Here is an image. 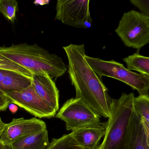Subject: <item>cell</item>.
Returning <instances> with one entry per match:
<instances>
[{"instance_id": "cell-4", "label": "cell", "mask_w": 149, "mask_h": 149, "mask_svg": "<svg viewBox=\"0 0 149 149\" xmlns=\"http://www.w3.org/2000/svg\"><path fill=\"white\" fill-rule=\"evenodd\" d=\"M86 59L100 78L106 76L116 79L136 90L140 95H149V78L147 76L129 71L114 60L107 61L87 55Z\"/></svg>"}, {"instance_id": "cell-1", "label": "cell", "mask_w": 149, "mask_h": 149, "mask_svg": "<svg viewBox=\"0 0 149 149\" xmlns=\"http://www.w3.org/2000/svg\"><path fill=\"white\" fill-rule=\"evenodd\" d=\"M68 59V73L76 97L99 117L109 118L111 100L108 89L86 59L84 44L64 46Z\"/></svg>"}, {"instance_id": "cell-2", "label": "cell", "mask_w": 149, "mask_h": 149, "mask_svg": "<svg viewBox=\"0 0 149 149\" xmlns=\"http://www.w3.org/2000/svg\"><path fill=\"white\" fill-rule=\"evenodd\" d=\"M0 54L26 69L32 75L48 74L53 79L63 76L67 70L60 57L36 43L0 46Z\"/></svg>"}, {"instance_id": "cell-9", "label": "cell", "mask_w": 149, "mask_h": 149, "mask_svg": "<svg viewBox=\"0 0 149 149\" xmlns=\"http://www.w3.org/2000/svg\"><path fill=\"white\" fill-rule=\"evenodd\" d=\"M46 129L45 122L36 118L13 119L10 122L6 124L0 141L3 144H12Z\"/></svg>"}, {"instance_id": "cell-16", "label": "cell", "mask_w": 149, "mask_h": 149, "mask_svg": "<svg viewBox=\"0 0 149 149\" xmlns=\"http://www.w3.org/2000/svg\"><path fill=\"white\" fill-rule=\"evenodd\" d=\"M46 149H85L72 138L70 134L58 139L53 138Z\"/></svg>"}, {"instance_id": "cell-7", "label": "cell", "mask_w": 149, "mask_h": 149, "mask_svg": "<svg viewBox=\"0 0 149 149\" xmlns=\"http://www.w3.org/2000/svg\"><path fill=\"white\" fill-rule=\"evenodd\" d=\"M89 2V0H58L55 19L74 28L89 29L93 23Z\"/></svg>"}, {"instance_id": "cell-6", "label": "cell", "mask_w": 149, "mask_h": 149, "mask_svg": "<svg viewBox=\"0 0 149 149\" xmlns=\"http://www.w3.org/2000/svg\"><path fill=\"white\" fill-rule=\"evenodd\" d=\"M56 117L65 122V127L68 131H73L100 123V117L81 99L76 98L68 100Z\"/></svg>"}, {"instance_id": "cell-24", "label": "cell", "mask_w": 149, "mask_h": 149, "mask_svg": "<svg viewBox=\"0 0 149 149\" xmlns=\"http://www.w3.org/2000/svg\"><path fill=\"white\" fill-rule=\"evenodd\" d=\"M17 106L15 105V104H10L9 106V108L10 111L13 113H15V112H16L17 109Z\"/></svg>"}, {"instance_id": "cell-5", "label": "cell", "mask_w": 149, "mask_h": 149, "mask_svg": "<svg viewBox=\"0 0 149 149\" xmlns=\"http://www.w3.org/2000/svg\"><path fill=\"white\" fill-rule=\"evenodd\" d=\"M115 31L126 46L137 51L149 43V19L139 11L124 13Z\"/></svg>"}, {"instance_id": "cell-10", "label": "cell", "mask_w": 149, "mask_h": 149, "mask_svg": "<svg viewBox=\"0 0 149 149\" xmlns=\"http://www.w3.org/2000/svg\"><path fill=\"white\" fill-rule=\"evenodd\" d=\"M31 85L38 95L57 112L59 108V92L53 79L48 74L33 75Z\"/></svg>"}, {"instance_id": "cell-14", "label": "cell", "mask_w": 149, "mask_h": 149, "mask_svg": "<svg viewBox=\"0 0 149 149\" xmlns=\"http://www.w3.org/2000/svg\"><path fill=\"white\" fill-rule=\"evenodd\" d=\"M47 129L12 143L13 149H46L49 144Z\"/></svg>"}, {"instance_id": "cell-20", "label": "cell", "mask_w": 149, "mask_h": 149, "mask_svg": "<svg viewBox=\"0 0 149 149\" xmlns=\"http://www.w3.org/2000/svg\"><path fill=\"white\" fill-rule=\"evenodd\" d=\"M130 2L149 19V0H130Z\"/></svg>"}, {"instance_id": "cell-23", "label": "cell", "mask_w": 149, "mask_h": 149, "mask_svg": "<svg viewBox=\"0 0 149 149\" xmlns=\"http://www.w3.org/2000/svg\"><path fill=\"white\" fill-rule=\"evenodd\" d=\"M5 126H6V123H4L2 120L1 118H0V137L2 134Z\"/></svg>"}, {"instance_id": "cell-8", "label": "cell", "mask_w": 149, "mask_h": 149, "mask_svg": "<svg viewBox=\"0 0 149 149\" xmlns=\"http://www.w3.org/2000/svg\"><path fill=\"white\" fill-rule=\"evenodd\" d=\"M2 93L10 103L24 109L35 117L50 118L56 114V111L38 95L32 85L22 91Z\"/></svg>"}, {"instance_id": "cell-18", "label": "cell", "mask_w": 149, "mask_h": 149, "mask_svg": "<svg viewBox=\"0 0 149 149\" xmlns=\"http://www.w3.org/2000/svg\"><path fill=\"white\" fill-rule=\"evenodd\" d=\"M18 2L16 0H0V12L6 19L13 22L16 14Z\"/></svg>"}, {"instance_id": "cell-17", "label": "cell", "mask_w": 149, "mask_h": 149, "mask_svg": "<svg viewBox=\"0 0 149 149\" xmlns=\"http://www.w3.org/2000/svg\"><path fill=\"white\" fill-rule=\"evenodd\" d=\"M134 109L141 117L149 124V96L140 95L134 99Z\"/></svg>"}, {"instance_id": "cell-12", "label": "cell", "mask_w": 149, "mask_h": 149, "mask_svg": "<svg viewBox=\"0 0 149 149\" xmlns=\"http://www.w3.org/2000/svg\"><path fill=\"white\" fill-rule=\"evenodd\" d=\"M126 149H149L141 117L134 109L128 129Z\"/></svg>"}, {"instance_id": "cell-26", "label": "cell", "mask_w": 149, "mask_h": 149, "mask_svg": "<svg viewBox=\"0 0 149 149\" xmlns=\"http://www.w3.org/2000/svg\"><path fill=\"white\" fill-rule=\"evenodd\" d=\"M0 149H5L4 144L0 141Z\"/></svg>"}, {"instance_id": "cell-25", "label": "cell", "mask_w": 149, "mask_h": 149, "mask_svg": "<svg viewBox=\"0 0 149 149\" xmlns=\"http://www.w3.org/2000/svg\"><path fill=\"white\" fill-rule=\"evenodd\" d=\"M5 149H13L11 144H4Z\"/></svg>"}, {"instance_id": "cell-15", "label": "cell", "mask_w": 149, "mask_h": 149, "mask_svg": "<svg viewBox=\"0 0 149 149\" xmlns=\"http://www.w3.org/2000/svg\"><path fill=\"white\" fill-rule=\"evenodd\" d=\"M123 60L128 70L138 72L140 74L149 78V57L142 56L137 52L124 58Z\"/></svg>"}, {"instance_id": "cell-3", "label": "cell", "mask_w": 149, "mask_h": 149, "mask_svg": "<svg viewBox=\"0 0 149 149\" xmlns=\"http://www.w3.org/2000/svg\"><path fill=\"white\" fill-rule=\"evenodd\" d=\"M134 94L123 93L112 99L110 114L102 142L97 149H126L129 125L134 111Z\"/></svg>"}, {"instance_id": "cell-13", "label": "cell", "mask_w": 149, "mask_h": 149, "mask_svg": "<svg viewBox=\"0 0 149 149\" xmlns=\"http://www.w3.org/2000/svg\"><path fill=\"white\" fill-rule=\"evenodd\" d=\"M32 84V78L8 70L0 69V92L22 91Z\"/></svg>"}, {"instance_id": "cell-11", "label": "cell", "mask_w": 149, "mask_h": 149, "mask_svg": "<svg viewBox=\"0 0 149 149\" xmlns=\"http://www.w3.org/2000/svg\"><path fill=\"white\" fill-rule=\"evenodd\" d=\"M107 122H102L94 126L83 128L72 131V138L85 149H97L100 141L105 136Z\"/></svg>"}, {"instance_id": "cell-22", "label": "cell", "mask_w": 149, "mask_h": 149, "mask_svg": "<svg viewBox=\"0 0 149 149\" xmlns=\"http://www.w3.org/2000/svg\"><path fill=\"white\" fill-rule=\"evenodd\" d=\"M141 122L143 127L147 144L149 149V124L143 118H141Z\"/></svg>"}, {"instance_id": "cell-21", "label": "cell", "mask_w": 149, "mask_h": 149, "mask_svg": "<svg viewBox=\"0 0 149 149\" xmlns=\"http://www.w3.org/2000/svg\"><path fill=\"white\" fill-rule=\"evenodd\" d=\"M10 103L8 99L0 92V112L6 110Z\"/></svg>"}, {"instance_id": "cell-19", "label": "cell", "mask_w": 149, "mask_h": 149, "mask_svg": "<svg viewBox=\"0 0 149 149\" xmlns=\"http://www.w3.org/2000/svg\"><path fill=\"white\" fill-rule=\"evenodd\" d=\"M0 69L12 71L24 76L32 78L31 73L26 69L9 60L1 54H0Z\"/></svg>"}]
</instances>
